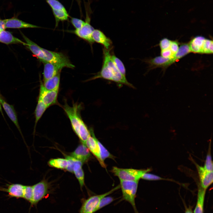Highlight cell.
Wrapping results in <instances>:
<instances>
[{
    "label": "cell",
    "instance_id": "cell-15",
    "mask_svg": "<svg viewBox=\"0 0 213 213\" xmlns=\"http://www.w3.org/2000/svg\"><path fill=\"white\" fill-rule=\"evenodd\" d=\"M6 28H40L38 26L29 23L17 18H12L4 20Z\"/></svg>",
    "mask_w": 213,
    "mask_h": 213
},
{
    "label": "cell",
    "instance_id": "cell-29",
    "mask_svg": "<svg viewBox=\"0 0 213 213\" xmlns=\"http://www.w3.org/2000/svg\"><path fill=\"white\" fill-rule=\"evenodd\" d=\"M33 186L25 185L23 198L30 203L33 199Z\"/></svg>",
    "mask_w": 213,
    "mask_h": 213
},
{
    "label": "cell",
    "instance_id": "cell-14",
    "mask_svg": "<svg viewBox=\"0 0 213 213\" xmlns=\"http://www.w3.org/2000/svg\"><path fill=\"white\" fill-rule=\"evenodd\" d=\"M21 34L26 41V47L40 61L44 63H46L42 48L28 38L22 33H21Z\"/></svg>",
    "mask_w": 213,
    "mask_h": 213
},
{
    "label": "cell",
    "instance_id": "cell-32",
    "mask_svg": "<svg viewBox=\"0 0 213 213\" xmlns=\"http://www.w3.org/2000/svg\"><path fill=\"white\" fill-rule=\"evenodd\" d=\"M65 157L66 159H67L69 162L68 166L66 169L67 171L71 172H73L74 168L77 164L82 162L81 161L76 159L71 156H66Z\"/></svg>",
    "mask_w": 213,
    "mask_h": 213
},
{
    "label": "cell",
    "instance_id": "cell-31",
    "mask_svg": "<svg viewBox=\"0 0 213 213\" xmlns=\"http://www.w3.org/2000/svg\"><path fill=\"white\" fill-rule=\"evenodd\" d=\"M46 1L52 10H66L64 6L57 0H46Z\"/></svg>",
    "mask_w": 213,
    "mask_h": 213
},
{
    "label": "cell",
    "instance_id": "cell-30",
    "mask_svg": "<svg viewBox=\"0 0 213 213\" xmlns=\"http://www.w3.org/2000/svg\"><path fill=\"white\" fill-rule=\"evenodd\" d=\"M112 59L120 72L125 76L126 70L125 66L122 61L114 55H111Z\"/></svg>",
    "mask_w": 213,
    "mask_h": 213
},
{
    "label": "cell",
    "instance_id": "cell-20",
    "mask_svg": "<svg viewBox=\"0 0 213 213\" xmlns=\"http://www.w3.org/2000/svg\"><path fill=\"white\" fill-rule=\"evenodd\" d=\"M205 39L202 36H197L193 38L188 44L190 51L195 53H202Z\"/></svg>",
    "mask_w": 213,
    "mask_h": 213
},
{
    "label": "cell",
    "instance_id": "cell-46",
    "mask_svg": "<svg viewBox=\"0 0 213 213\" xmlns=\"http://www.w3.org/2000/svg\"><path fill=\"white\" fill-rule=\"evenodd\" d=\"M76 1L78 2L79 4H80V0H76Z\"/></svg>",
    "mask_w": 213,
    "mask_h": 213
},
{
    "label": "cell",
    "instance_id": "cell-22",
    "mask_svg": "<svg viewBox=\"0 0 213 213\" xmlns=\"http://www.w3.org/2000/svg\"><path fill=\"white\" fill-rule=\"evenodd\" d=\"M149 62L153 67H166L174 62L172 59L165 58L161 56L156 57L151 59Z\"/></svg>",
    "mask_w": 213,
    "mask_h": 213
},
{
    "label": "cell",
    "instance_id": "cell-42",
    "mask_svg": "<svg viewBox=\"0 0 213 213\" xmlns=\"http://www.w3.org/2000/svg\"><path fill=\"white\" fill-rule=\"evenodd\" d=\"M6 28L5 23L3 20H0V32L4 30Z\"/></svg>",
    "mask_w": 213,
    "mask_h": 213
},
{
    "label": "cell",
    "instance_id": "cell-17",
    "mask_svg": "<svg viewBox=\"0 0 213 213\" xmlns=\"http://www.w3.org/2000/svg\"><path fill=\"white\" fill-rule=\"evenodd\" d=\"M71 155L76 159L84 162L89 159L91 154L87 147L83 144L80 145L71 153Z\"/></svg>",
    "mask_w": 213,
    "mask_h": 213
},
{
    "label": "cell",
    "instance_id": "cell-28",
    "mask_svg": "<svg viewBox=\"0 0 213 213\" xmlns=\"http://www.w3.org/2000/svg\"><path fill=\"white\" fill-rule=\"evenodd\" d=\"M97 141L99 146L101 158L102 161L104 162V160L106 158L114 159V156L109 153L97 139Z\"/></svg>",
    "mask_w": 213,
    "mask_h": 213
},
{
    "label": "cell",
    "instance_id": "cell-39",
    "mask_svg": "<svg viewBox=\"0 0 213 213\" xmlns=\"http://www.w3.org/2000/svg\"><path fill=\"white\" fill-rule=\"evenodd\" d=\"M171 41L167 39L164 38L160 42L159 46L161 50H165L170 48Z\"/></svg>",
    "mask_w": 213,
    "mask_h": 213
},
{
    "label": "cell",
    "instance_id": "cell-44",
    "mask_svg": "<svg viewBox=\"0 0 213 213\" xmlns=\"http://www.w3.org/2000/svg\"><path fill=\"white\" fill-rule=\"evenodd\" d=\"M0 112L2 116L3 117V118L5 120V117H4V114H3V112L2 111L1 106V104L0 102Z\"/></svg>",
    "mask_w": 213,
    "mask_h": 213
},
{
    "label": "cell",
    "instance_id": "cell-18",
    "mask_svg": "<svg viewBox=\"0 0 213 213\" xmlns=\"http://www.w3.org/2000/svg\"><path fill=\"white\" fill-rule=\"evenodd\" d=\"M92 36L94 42L101 44L106 49H109L112 43V41L101 30L94 29Z\"/></svg>",
    "mask_w": 213,
    "mask_h": 213
},
{
    "label": "cell",
    "instance_id": "cell-43",
    "mask_svg": "<svg viewBox=\"0 0 213 213\" xmlns=\"http://www.w3.org/2000/svg\"><path fill=\"white\" fill-rule=\"evenodd\" d=\"M185 213H193L191 208H188L186 209Z\"/></svg>",
    "mask_w": 213,
    "mask_h": 213
},
{
    "label": "cell",
    "instance_id": "cell-3",
    "mask_svg": "<svg viewBox=\"0 0 213 213\" xmlns=\"http://www.w3.org/2000/svg\"><path fill=\"white\" fill-rule=\"evenodd\" d=\"M138 182L120 180V187L122 193V199L131 204L135 213H138L135 203Z\"/></svg>",
    "mask_w": 213,
    "mask_h": 213
},
{
    "label": "cell",
    "instance_id": "cell-9",
    "mask_svg": "<svg viewBox=\"0 0 213 213\" xmlns=\"http://www.w3.org/2000/svg\"><path fill=\"white\" fill-rule=\"evenodd\" d=\"M86 12V17L84 24L80 29L75 30L74 33L79 37L92 43L94 42L92 35L94 29L90 24V18L88 12Z\"/></svg>",
    "mask_w": 213,
    "mask_h": 213
},
{
    "label": "cell",
    "instance_id": "cell-16",
    "mask_svg": "<svg viewBox=\"0 0 213 213\" xmlns=\"http://www.w3.org/2000/svg\"><path fill=\"white\" fill-rule=\"evenodd\" d=\"M44 64L43 73V81L55 76L64 67L62 66L48 62Z\"/></svg>",
    "mask_w": 213,
    "mask_h": 213
},
{
    "label": "cell",
    "instance_id": "cell-5",
    "mask_svg": "<svg viewBox=\"0 0 213 213\" xmlns=\"http://www.w3.org/2000/svg\"><path fill=\"white\" fill-rule=\"evenodd\" d=\"M120 188V185L110 191L101 194L91 196L85 200L80 208V213H94L97 209L101 200L103 197L109 195Z\"/></svg>",
    "mask_w": 213,
    "mask_h": 213
},
{
    "label": "cell",
    "instance_id": "cell-8",
    "mask_svg": "<svg viewBox=\"0 0 213 213\" xmlns=\"http://www.w3.org/2000/svg\"><path fill=\"white\" fill-rule=\"evenodd\" d=\"M33 196L31 206H35L43 199L47 194L49 186L46 182L41 181L33 185Z\"/></svg>",
    "mask_w": 213,
    "mask_h": 213
},
{
    "label": "cell",
    "instance_id": "cell-2",
    "mask_svg": "<svg viewBox=\"0 0 213 213\" xmlns=\"http://www.w3.org/2000/svg\"><path fill=\"white\" fill-rule=\"evenodd\" d=\"M81 107L80 104L77 103L73 104L72 106L66 103L63 109L70 120L73 130L84 144L91 134L81 117Z\"/></svg>",
    "mask_w": 213,
    "mask_h": 213
},
{
    "label": "cell",
    "instance_id": "cell-4",
    "mask_svg": "<svg viewBox=\"0 0 213 213\" xmlns=\"http://www.w3.org/2000/svg\"><path fill=\"white\" fill-rule=\"evenodd\" d=\"M151 168L138 170L124 169L113 167L112 172L120 180L139 181L145 173L151 171Z\"/></svg>",
    "mask_w": 213,
    "mask_h": 213
},
{
    "label": "cell",
    "instance_id": "cell-26",
    "mask_svg": "<svg viewBox=\"0 0 213 213\" xmlns=\"http://www.w3.org/2000/svg\"><path fill=\"white\" fill-rule=\"evenodd\" d=\"M52 11L55 19L56 26L59 22L66 20L68 19L69 15L67 10H52Z\"/></svg>",
    "mask_w": 213,
    "mask_h": 213
},
{
    "label": "cell",
    "instance_id": "cell-25",
    "mask_svg": "<svg viewBox=\"0 0 213 213\" xmlns=\"http://www.w3.org/2000/svg\"><path fill=\"white\" fill-rule=\"evenodd\" d=\"M50 166L57 168L66 169L69 164L67 159L57 158L51 159L49 162Z\"/></svg>",
    "mask_w": 213,
    "mask_h": 213
},
{
    "label": "cell",
    "instance_id": "cell-34",
    "mask_svg": "<svg viewBox=\"0 0 213 213\" xmlns=\"http://www.w3.org/2000/svg\"><path fill=\"white\" fill-rule=\"evenodd\" d=\"M213 53V41L205 39L202 49V53L212 54Z\"/></svg>",
    "mask_w": 213,
    "mask_h": 213
},
{
    "label": "cell",
    "instance_id": "cell-11",
    "mask_svg": "<svg viewBox=\"0 0 213 213\" xmlns=\"http://www.w3.org/2000/svg\"><path fill=\"white\" fill-rule=\"evenodd\" d=\"M25 185L20 183L7 184L6 187L0 186V191L5 192L10 198H23Z\"/></svg>",
    "mask_w": 213,
    "mask_h": 213
},
{
    "label": "cell",
    "instance_id": "cell-27",
    "mask_svg": "<svg viewBox=\"0 0 213 213\" xmlns=\"http://www.w3.org/2000/svg\"><path fill=\"white\" fill-rule=\"evenodd\" d=\"M189 44L185 43L181 45L175 54L174 60L175 62L183 57L190 52Z\"/></svg>",
    "mask_w": 213,
    "mask_h": 213
},
{
    "label": "cell",
    "instance_id": "cell-37",
    "mask_svg": "<svg viewBox=\"0 0 213 213\" xmlns=\"http://www.w3.org/2000/svg\"><path fill=\"white\" fill-rule=\"evenodd\" d=\"M148 172L144 173L142 175L141 179L146 180L152 181L165 180V179L159 176L149 173Z\"/></svg>",
    "mask_w": 213,
    "mask_h": 213
},
{
    "label": "cell",
    "instance_id": "cell-36",
    "mask_svg": "<svg viewBox=\"0 0 213 213\" xmlns=\"http://www.w3.org/2000/svg\"><path fill=\"white\" fill-rule=\"evenodd\" d=\"M210 146L209 147V152L206 155L205 163L203 167L207 171H213V162L210 153Z\"/></svg>",
    "mask_w": 213,
    "mask_h": 213
},
{
    "label": "cell",
    "instance_id": "cell-45",
    "mask_svg": "<svg viewBox=\"0 0 213 213\" xmlns=\"http://www.w3.org/2000/svg\"><path fill=\"white\" fill-rule=\"evenodd\" d=\"M194 7H193V8H191V9H189L188 12H191V11H193V10H194Z\"/></svg>",
    "mask_w": 213,
    "mask_h": 213
},
{
    "label": "cell",
    "instance_id": "cell-10",
    "mask_svg": "<svg viewBox=\"0 0 213 213\" xmlns=\"http://www.w3.org/2000/svg\"><path fill=\"white\" fill-rule=\"evenodd\" d=\"M91 135L89 136L84 144L89 150L96 157L102 167L106 168V166L104 162L101 160L99 146L92 128L89 130Z\"/></svg>",
    "mask_w": 213,
    "mask_h": 213
},
{
    "label": "cell",
    "instance_id": "cell-33",
    "mask_svg": "<svg viewBox=\"0 0 213 213\" xmlns=\"http://www.w3.org/2000/svg\"><path fill=\"white\" fill-rule=\"evenodd\" d=\"M106 196L100 200L97 211L110 204L114 200V199L112 197Z\"/></svg>",
    "mask_w": 213,
    "mask_h": 213
},
{
    "label": "cell",
    "instance_id": "cell-38",
    "mask_svg": "<svg viewBox=\"0 0 213 213\" xmlns=\"http://www.w3.org/2000/svg\"><path fill=\"white\" fill-rule=\"evenodd\" d=\"M70 21L75 30L80 29L85 23V22L82 20L74 17L72 18Z\"/></svg>",
    "mask_w": 213,
    "mask_h": 213
},
{
    "label": "cell",
    "instance_id": "cell-41",
    "mask_svg": "<svg viewBox=\"0 0 213 213\" xmlns=\"http://www.w3.org/2000/svg\"><path fill=\"white\" fill-rule=\"evenodd\" d=\"M169 48L172 52L175 55L179 49L178 43L175 41H171Z\"/></svg>",
    "mask_w": 213,
    "mask_h": 213
},
{
    "label": "cell",
    "instance_id": "cell-24",
    "mask_svg": "<svg viewBox=\"0 0 213 213\" xmlns=\"http://www.w3.org/2000/svg\"><path fill=\"white\" fill-rule=\"evenodd\" d=\"M47 108L48 107L42 101L38 98V103L35 111V121L34 130H35L38 122Z\"/></svg>",
    "mask_w": 213,
    "mask_h": 213
},
{
    "label": "cell",
    "instance_id": "cell-35",
    "mask_svg": "<svg viewBox=\"0 0 213 213\" xmlns=\"http://www.w3.org/2000/svg\"><path fill=\"white\" fill-rule=\"evenodd\" d=\"M73 172L78 180L81 187H82L84 184V175L82 167H80L74 170Z\"/></svg>",
    "mask_w": 213,
    "mask_h": 213
},
{
    "label": "cell",
    "instance_id": "cell-12",
    "mask_svg": "<svg viewBox=\"0 0 213 213\" xmlns=\"http://www.w3.org/2000/svg\"><path fill=\"white\" fill-rule=\"evenodd\" d=\"M195 164L199 174V185L202 188L206 190L213 182V171H207L203 167L196 163Z\"/></svg>",
    "mask_w": 213,
    "mask_h": 213
},
{
    "label": "cell",
    "instance_id": "cell-21",
    "mask_svg": "<svg viewBox=\"0 0 213 213\" xmlns=\"http://www.w3.org/2000/svg\"><path fill=\"white\" fill-rule=\"evenodd\" d=\"M60 72L55 76L45 81L43 83L45 89L50 91L59 90Z\"/></svg>",
    "mask_w": 213,
    "mask_h": 213
},
{
    "label": "cell",
    "instance_id": "cell-13",
    "mask_svg": "<svg viewBox=\"0 0 213 213\" xmlns=\"http://www.w3.org/2000/svg\"><path fill=\"white\" fill-rule=\"evenodd\" d=\"M0 102L7 114L11 121L15 124L20 132V133L21 135L22 138H23L21 130L18 123L17 114L14 107L13 105H10L7 103L4 100L2 97L0 98Z\"/></svg>",
    "mask_w": 213,
    "mask_h": 213
},
{
    "label": "cell",
    "instance_id": "cell-19",
    "mask_svg": "<svg viewBox=\"0 0 213 213\" xmlns=\"http://www.w3.org/2000/svg\"><path fill=\"white\" fill-rule=\"evenodd\" d=\"M0 42L7 44L19 43L26 46V43L14 36L10 32L4 30L0 32Z\"/></svg>",
    "mask_w": 213,
    "mask_h": 213
},
{
    "label": "cell",
    "instance_id": "cell-48",
    "mask_svg": "<svg viewBox=\"0 0 213 213\" xmlns=\"http://www.w3.org/2000/svg\"><path fill=\"white\" fill-rule=\"evenodd\" d=\"M184 0L185 1H187L188 0Z\"/></svg>",
    "mask_w": 213,
    "mask_h": 213
},
{
    "label": "cell",
    "instance_id": "cell-47",
    "mask_svg": "<svg viewBox=\"0 0 213 213\" xmlns=\"http://www.w3.org/2000/svg\"><path fill=\"white\" fill-rule=\"evenodd\" d=\"M2 96H1V94H0V98H2Z\"/></svg>",
    "mask_w": 213,
    "mask_h": 213
},
{
    "label": "cell",
    "instance_id": "cell-1",
    "mask_svg": "<svg viewBox=\"0 0 213 213\" xmlns=\"http://www.w3.org/2000/svg\"><path fill=\"white\" fill-rule=\"evenodd\" d=\"M103 61L100 71L89 80L101 78L124 84L132 88L133 85L129 82L125 76L119 70L112 59L109 49H103Z\"/></svg>",
    "mask_w": 213,
    "mask_h": 213
},
{
    "label": "cell",
    "instance_id": "cell-7",
    "mask_svg": "<svg viewBox=\"0 0 213 213\" xmlns=\"http://www.w3.org/2000/svg\"><path fill=\"white\" fill-rule=\"evenodd\" d=\"M59 90L50 91L44 88L41 80L38 98L48 108L57 103Z\"/></svg>",
    "mask_w": 213,
    "mask_h": 213
},
{
    "label": "cell",
    "instance_id": "cell-23",
    "mask_svg": "<svg viewBox=\"0 0 213 213\" xmlns=\"http://www.w3.org/2000/svg\"><path fill=\"white\" fill-rule=\"evenodd\" d=\"M206 190L199 185L196 205L194 210V213H203L204 203Z\"/></svg>",
    "mask_w": 213,
    "mask_h": 213
},
{
    "label": "cell",
    "instance_id": "cell-6",
    "mask_svg": "<svg viewBox=\"0 0 213 213\" xmlns=\"http://www.w3.org/2000/svg\"><path fill=\"white\" fill-rule=\"evenodd\" d=\"M46 62H48L61 65L64 67L73 68L75 66L67 57L61 53L51 51L42 48Z\"/></svg>",
    "mask_w": 213,
    "mask_h": 213
},
{
    "label": "cell",
    "instance_id": "cell-40",
    "mask_svg": "<svg viewBox=\"0 0 213 213\" xmlns=\"http://www.w3.org/2000/svg\"><path fill=\"white\" fill-rule=\"evenodd\" d=\"M161 56L165 58H169L171 59L173 58L175 55L171 51L170 49L162 50L161 51Z\"/></svg>",
    "mask_w": 213,
    "mask_h": 213
}]
</instances>
